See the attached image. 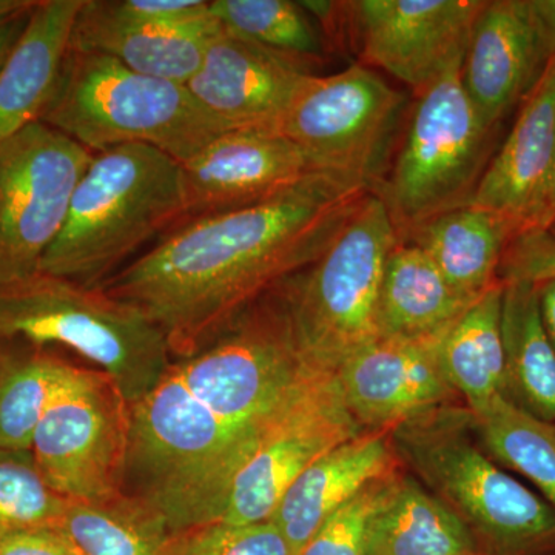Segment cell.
Listing matches in <instances>:
<instances>
[{
	"instance_id": "60d3db41",
	"label": "cell",
	"mask_w": 555,
	"mask_h": 555,
	"mask_svg": "<svg viewBox=\"0 0 555 555\" xmlns=\"http://www.w3.org/2000/svg\"><path fill=\"white\" fill-rule=\"evenodd\" d=\"M35 2L36 0H0V21L13 16L20 11L30 9Z\"/></svg>"
},
{
	"instance_id": "ac0fdd59",
	"label": "cell",
	"mask_w": 555,
	"mask_h": 555,
	"mask_svg": "<svg viewBox=\"0 0 555 555\" xmlns=\"http://www.w3.org/2000/svg\"><path fill=\"white\" fill-rule=\"evenodd\" d=\"M555 158V54L518 105L506 141L492 156L469 204L528 229L545 193Z\"/></svg>"
},
{
	"instance_id": "7a4b0ae2",
	"label": "cell",
	"mask_w": 555,
	"mask_h": 555,
	"mask_svg": "<svg viewBox=\"0 0 555 555\" xmlns=\"http://www.w3.org/2000/svg\"><path fill=\"white\" fill-rule=\"evenodd\" d=\"M367 193L310 175L254 206L181 222L101 288L141 310L171 357L193 356L313 264Z\"/></svg>"
},
{
	"instance_id": "277c9868",
	"label": "cell",
	"mask_w": 555,
	"mask_h": 555,
	"mask_svg": "<svg viewBox=\"0 0 555 555\" xmlns=\"http://www.w3.org/2000/svg\"><path fill=\"white\" fill-rule=\"evenodd\" d=\"M40 122L91 153L149 145L179 164L232 131L188 86L141 75L105 54L73 49Z\"/></svg>"
},
{
	"instance_id": "484cf974",
	"label": "cell",
	"mask_w": 555,
	"mask_h": 555,
	"mask_svg": "<svg viewBox=\"0 0 555 555\" xmlns=\"http://www.w3.org/2000/svg\"><path fill=\"white\" fill-rule=\"evenodd\" d=\"M366 555H485L454 511L415 478L401 476L372 526Z\"/></svg>"
},
{
	"instance_id": "f1b7e54d",
	"label": "cell",
	"mask_w": 555,
	"mask_h": 555,
	"mask_svg": "<svg viewBox=\"0 0 555 555\" xmlns=\"http://www.w3.org/2000/svg\"><path fill=\"white\" fill-rule=\"evenodd\" d=\"M486 454L531 480L555 509V425L496 397L473 414Z\"/></svg>"
},
{
	"instance_id": "2e32d148",
	"label": "cell",
	"mask_w": 555,
	"mask_h": 555,
	"mask_svg": "<svg viewBox=\"0 0 555 555\" xmlns=\"http://www.w3.org/2000/svg\"><path fill=\"white\" fill-rule=\"evenodd\" d=\"M440 339H377L339 364L335 371L339 393L364 433L392 430L449 406L455 390L441 369Z\"/></svg>"
},
{
	"instance_id": "7c38bea8",
	"label": "cell",
	"mask_w": 555,
	"mask_h": 555,
	"mask_svg": "<svg viewBox=\"0 0 555 555\" xmlns=\"http://www.w3.org/2000/svg\"><path fill=\"white\" fill-rule=\"evenodd\" d=\"M367 64L416 93L460 67L485 0H360L347 3Z\"/></svg>"
},
{
	"instance_id": "83f0119b",
	"label": "cell",
	"mask_w": 555,
	"mask_h": 555,
	"mask_svg": "<svg viewBox=\"0 0 555 555\" xmlns=\"http://www.w3.org/2000/svg\"><path fill=\"white\" fill-rule=\"evenodd\" d=\"M57 528L80 555H167L173 534L159 511L127 492L69 500Z\"/></svg>"
},
{
	"instance_id": "44dd1931",
	"label": "cell",
	"mask_w": 555,
	"mask_h": 555,
	"mask_svg": "<svg viewBox=\"0 0 555 555\" xmlns=\"http://www.w3.org/2000/svg\"><path fill=\"white\" fill-rule=\"evenodd\" d=\"M83 0H38L0 69V142L39 122L56 90Z\"/></svg>"
},
{
	"instance_id": "f35d334b",
	"label": "cell",
	"mask_w": 555,
	"mask_h": 555,
	"mask_svg": "<svg viewBox=\"0 0 555 555\" xmlns=\"http://www.w3.org/2000/svg\"><path fill=\"white\" fill-rule=\"evenodd\" d=\"M539 298L543 326L555 350V283L539 286Z\"/></svg>"
},
{
	"instance_id": "ba28073f",
	"label": "cell",
	"mask_w": 555,
	"mask_h": 555,
	"mask_svg": "<svg viewBox=\"0 0 555 555\" xmlns=\"http://www.w3.org/2000/svg\"><path fill=\"white\" fill-rule=\"evenodd\" d=\"M495 131L481 122L467 98L462 65L420 94L396 166L378 195L400 236L469 204Z\"/></svg>"
},
{
	"instance_id": "52a82bcc",
	"label": "cell",
	"mask_w": 555,
	"mask_h": 555,
	"mask_svg": "<svg viewBox=\"0 0 555 555\" xmlns=\"http://www.w3.org/2000/svg\"><path fill=\"white\" fill-rule=\"evenodd\" d=\"M398 243L385 201L367 193L326 251L284 288L292 326L310 363L335 372L377 341L379 287Z\"/></svg>"
},
{
	"instance_id": "8d00e7d4",
	"label": "cell",
	"mask_w": 555,
	"mask_h": 555,
	"mask_svg": "<svg viewBox=\"0 0 555 555\" xmlns=\"http://www.w3.org/2000/svg\"><path fill=\"white\" fill-rule=\"evenodd\" d=\"M36 2H38V0H36ZM35 5L0 21V69H2L7 57L10 56L11 50L14 49L22 33H24L25 27H27L28 17H30L31 10L35 9Z\"/></svg>"
},
{
	"instance_id": "30bf717a",
	"label": "cell",
	"mask_w": 555,
	"mask_h": 555,
	"mask_svg": "<svg viewBox=\"0 0 555 555\" xmlns=\"http://www.w3.org/2000/svg\"><path fill=\"white\" fill-rule=\"evenodd\" d=\"M129 447V400L105 372L78 367L39 423L31 454L54 492L98 502L122 494Z\"/></svg>"
},
{
	"instance_id": "8992f818",
	"label": "cell",
	"mask_w": 555,
	"mask_h": 555,
	"mask_svg": "<svg viewBox=\"0 0 555 555\" xmlns=\"http://www.w3.org/2000/svg\"><path fill=\"white\" fill-rule=\"evenodd\" d=\"M2 343L65 347L115 379L130 404L171 364L166 338L141 310L43 272L0 283Z\"/></svg>"
},
{
	"instance_id": "836d02e7",
	"label": "cell",
	"mask_w": 555,
	"mask_h": 555,
	"mask_svg": "<svg viewBox=\"0 0 555 555\" xmlns=\"http://www.w3.org/2000/svg\"><path fill=\"white\" fill-rule=\"evenodd\" d=\"M499 281L555 283V233L545 229L521 230L509 240L500 262Z\"/></svg>"
},
{
	"instance_id": "9a60e30c",
	"label": "cell",
	"mask_w": 555,
	"mask_h": 555,
	"mask_svg": "<svg viewBox=\"0 0 555 555\" xmlns=\"http://www.w3.org/2000/svg\"><path fill=\"white\" fill-rule=\"evenodd\" d=\"M312 76L308 65L219 24L188 87L230 129L276 131Z\"/></svg>"
},
{
	"instance_id": "d6986e66",
	"label": "cell",
	"mask_w": 555,
	"mask_h": 555,
	"mask_svg": "<svg viewBox=\"0 0 555 555\" xmlns=\"http://www.w3.org/2000/svg\"><path fill=\"white\" fill-rule=\"evenodd\" d=\"M218 25L214 16L185 27L142 24L113 13L108 0H83L69 49L105 54L141 75L188 86Z\"/></svg>"
},
{
	"instance_id": "8fae6325",
	"label": "cell",
	"mask_w": 555,
	"mask_h": 555,
	"mask_svg": "<svg viewBox=\"0 0 555 555\" xmlns=\"http://www.w3.org/2000/svg\"><path fill=\"white\" fill-rule=\"evenodd\" d=\"M93 156L40 120L0 142V283L39 272Z\"/></svg>"
},
{
	"instance_id": "4316f807",
	"label": "cell",
	"mask_w": 555,
	"mask_h": 555,
	"mask_svg": "<svg viewBox=\"0 0 555 555\" xmlns=\"http://www.w3.org/2000/svg\"><path fill=\"white\" fill-rule=\"evenodd\" d=\"M76 371L49 347L0 345V449L31 451L39 423Z\"/></svg>"
},
{
	"instance_id": "1f68e13d",
	"label": "cell",
	"mask_w": 555,
	"mask_h": 555,
	"mask_svg": "<svg viewBox=\"0 0 555 555\" xmlns=\"http://www.w3.org/2000/svg\"><path fill=\"white\" fill-rule=\"evenodd\" d=\"M397 470L379 477L324 521L298 555H366L372 526L396 492Z\"/></svg>"
},
{
	"instance_id": "d4e9b609",
	"label": "cell",
	"mask_w": 555,
	"mask_h": 555,
	"mask_svg": "<svg viewBox=\"0 0 555 555\" xmlns=\"http://www.w3.org/2000/svg\"><path fill=\"white\" fill-rule=\"evenodd\" d=\"M505 284H494L452 324L438 345L441 369L470 414L505 397L502 301Z\"/></svg>"
},
{
	"instance_id": "4fadbf2b",
	"label": "cell",
	"mask_w": 555,
	"mask_h": 555,
	"mask_svg": "<svg viewBox=\"0 0 555 555\" xmlns=\"http://www.w3.org/2000/svg\"><path fill=\"white\" fill-rule=\"evenodd\" d=\"M364 430L347 411L335 372L318 375L233 481L219 520H269L292 483L328 451Z\"/></svg>"
},
{
	"instance_id": "5b68a950",
	"label": "cell",
	"mask_w": 555,
	"mask_h": 555,
	"mask_svg": "<svg viewBox=\"0 0 555 555\" xmlns=\"http://www.w3.org/2000/svg\"><path fill=\"white\" fill-rule=\"evenodd\" d=\"M470 427L469 411L444 406L393 427L390 444L485 555H555L554 507L500 469Z\"/></svg>"
},
{
	"instance_id": "4dcf8cb0",
	"label": "cell",
	"mask_w": 555,
	"mask_h": 555,
	"mask_svg": "<svg viewBox=\"0 0 555 555\" xmlns=\"http://www.w3.org/2000/svg\"><path fill=\"white\" fill-rule=\"evenodd\" d=\"M68 502L40 476L31 451L0 449V540L60 525Z\"/></svg>"
},
{
	"instance_id": "3957f363",
	"label": "cell",
	"mask_w": 555,
	"mask_h": 555,
	"mask_svg": "<svg viewBox=\"0 0 555 555\" xmlns=\"http://www.w3.org/2000/svg\"><path fill=\"white\" fill-rule=\"evenodd\" d=\"M184 218L178 160L138 144L94 153L39 272L101 288L134 251Z\"/></svg>"
},
{
	"instance_id": "5bb4252c",
	"label": "cell",
	"mask_w": 555,
	"mask_h": 555,
	"mask_svg": "<svg viewBox=\"0 0 555 555\" xmlns=\"http://www.w3.org/2000/svg\"><path fill=\"white\" fill-rule=\"evenodd\" d=\"M315 171L301 150L272 130H232L181 164L185 218L262 203ZM182 221V222H184Z\"/></svg>"
},
{
	"instance_id": "f546056e",
	"label": "cell",
	"mask_w": 555,
	"mask_h": 555,
	"mask_svg": "<svg viewBox=\"0 0 555 555\" xmlns=\"http://www.w3.org/2000/svg\"><path fill=\"white\" fill-rule=\"evenodd\" d=\"M210 13L229 31L308 65L323 53L312 16L292 0H210Z\"/></svg>"
},
{
	"instance_id": "6da1fadb",
	"label": "cell",
	"mask_w": 555,
	"mask_h": 555,
	"mask_svg": "<svg viewBox=\"0 0 555 555\" xmlns=\"http://www.w3.org/2000/svg\"><path fill=\"white\" fill-rule=\"evenodd\" d=\"M323 372L302 353L283 292L259 299L130 404L124 492L173 534L218 521L235 478Z\"/></svg>"
},
{
	"instance_id": "74e56055",
	"label": "cell",
	"mask_w": 555,
	"mask_h": 555,
	"mask_svg": "<svg viewBox=\"0 0 555 555\" xmlns=\"http://www.w3.org/2000/svg\"><path fill=\"white\" fill-rule=\"evenodd\" d=\"M528 229H545L555 233V158L553 170H551L550 179H547L545 193H543L535 217Z\"/></svg>"
},
{
	"instance_id": "e0dca14e",
	"label": "cell",
	"mask_w": 555,
	"mask_h": 555,
	"mask_svg": "<svg viewBox=\"0 0 555 555\" xmlns=\"http://www.w3.org/2000/svg\"><path fill=\"white\" fill-rule=\"evenodd\" d=\"M532 0H491L476 22L462 83L489 130L518 108L553 57Z\"/></svg>"
},
{
	"instance_id": "603a6c76",
	"label": "cell",
	"mask_w": 555,
	"mask_h": 555,
	"mask_svg": "<svg viewBox=\"0 0 555 555\" xmlns=\"http://www.w3.org/2000/svg\"><path fill=\"white\" fill-rule=\"evenodd\" d=\"M463 297L477 299L499 283V269L516 228L494 211L470 204L427 219L409 232Z\"/></svg>"
},
{
	"instance_id": "ab89813d",
	"label": "cell",
	"mask_w": 555,
	"mask_h": 555,
	"mask_svg": "<svg viewBox=\"0 0 555 555\" xmlns=\"http://www.w3.org/2000/svg\"><path fill=\"white\" fill-rule=\"evenodd\" d=\"M532 7L540 22L547 46L555 54V0H532Z\"/></svg>"
},
{
	"instance_id": "cb8c5ba5",
	"label": "cell",
	"mask_w": 555,
	"mask_h": 555,
	"mask_svg": "<svg viewBox=\"0 0 555 555\" xmlns=\"http://www.w3.org/2000/svg\"><path fill=\"white\" fill-rule=\"evenodd\" d=\"M502 338L506 400L555 425V350L543 326L534 284H505Z\"/></svg>"
},
{
	"instance_id": "e575fe53",
	"label": "cell",
	"mask_w": 555,
	"mask_h": 555,
	"mask_svg": "<svg viewBox=\"0 0 555 555\" xmlns=\"http://www.w3.org/2000/svg\"><path fill=\"white\" fill-rule=\"evenodd\" d=\"M113 13L127 21L185 27L211 17L210 0H108Z\"/></svg>"
},
{
	"instance_id": "d6a6232c",
	"label": "cell",
	"mask_w": 555,
	"mask_h": 555,
	"mask_svg": "<svg viewBox=\"0 0 555 555\" xmlns=\"http://www.w3.org/2000/svg\"><path fill=\"white\" fill-rule=\"evenodd\" d=\"M167 555H295L272 520L193 526L171 534Z\"/></svg>"
},
{
	"instance_id": "9c48e42d",
	"label": "cell",
	"mask_w": 555,
	"mask_h": 555,
	"mask_svg": "<svg viewBox=\"0 0 555 555\" xmlns=\"http://www.w3.org/2000/svg\"><path fill=\"white\" fill-rule=\"evenodd\" d=\"M403 108V94L372 69L352 65L313 75L276 131L301 150L315 173L371 192Z\"/></svg>"
},
{
	"instance_id": "7402d4cb",
	"label": "cell",
	"mask_w": 555,
	"mask_h": 555,
	"mask_svg": "<svg viewBox=\"0 0 555 555\" xmlns=\"http://www.w3.org/2000/svg\"><path fill=\"white\" fill-rule=\"evenodd\" d=\"M474 301L460 295L418 247L398 243L379 287L378 339H440Z\"/></svg>"
},
{
	"instance_id": "d590c367",
	"label": "cell",
	"mask_w": 555,
	"mask_h": 555,
	"mask_svg": "<svg viewBox=\"0 0 555 555\" xmlns=\"http://www.w3.org/2000/svg\"><path fill=\"white\" fill-rule=\"evenodd\" d=\"M0 555H80L57 526L27 529L0 540Z\"/></svg>"
},
{
	"instance_id": "ffe728a7",
	"label": "cell",
	"mask_w": 555,
	"mask_h": 555,
	"mask_svg": "<svg viewBox=\"0 0 555 555\" xmlns=\"http://www.w3.org/2000/svg\"><path fill=\"white\" fill-rule=\"evenodd\" d=\"M393 470L389 430L363 433L313 462L287 489L269 520L298 555L335 511Z\"/></svg>"
}]
</instances>
